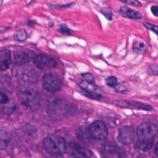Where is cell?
I'll return each mask as SVG.
<instances>
[{"label": "cell", "instance_id": "obj_1", "mask_svg": "<svg viewBox=\"0 0 158 158\" xmlns=\"http://www.w3.org/2000/svg\"><path fill=\"white\" fill-rule=\"evenodd\" d=\"M157 135V128L151 123L140 124L136 130V147L143 151L150 149L154 143Z\"/></svg>", "mask_w": 158, "mask_h": 158}, {"label": "cell", "instance_id": "obj_2", "mask_svg": "<svg viewBox=\"0 0 158 158\" xmlns=\"http://www.w3.org/2000/svg\"><path fill=\"white\" fill-rule=\"evenodd\" d=\"M19 99L23 106L34 112L40 106L41 94L37 89H27L19 93Z\"/></svg>", "mask_w": 158, "mask_h": 158}, {"label": "cell", "instance_id": "obj_3", "mask_svg": "<svg viewBox=\"0 0 158 158\" xmlns=\"http://www.w3.org/2000/svg\"><path fill=\"white\" fill-rule=\"evenodd\" d=\"M43 146L47 152L53 156H59L66 152L67 143L64 138L58 136L46 137L43 141Z\"/></svg>", "mask_w": 158, "mask_h": 158}, {"label": "cell", "instance_id": "obj_4", "mask_svg": "<svg viewBox=\"0 0 158 158\" xmlns=\"http://www.w3.org/2000/svg\"><path fill=\"white\" fill-rule=\"evenodd\" d=\"M15 77L19 82L25 86H29L38 81L37 72L30 66L20 67L16 70Z\"/></svg>", "mask_w": 158, "mask_h": 158}, {"label": "cell", "instance_id": "obj_5", "mask_svg": "<svg viewBox=\"0 0 158 158\" xmlns=\"http://www.w3.org/2000/svg\"><path fill=\"white\" fill-rule=\"evenodd\" d=\"M69 110V104L65 101L61 99H56L48 104L46 108V112L50 117L57 119L65 116Z\"/></svg>", "mask_w": 158, "mask_h": 158}, {"label": "cell", "instance_id": "obj_6", "mask_svg": "<svg viewBox=\"0 0 158 158\" xmlns=\"http://www.w3.org/2000/svg\"><path fill=\"white\" fill-rule=\"evenodd\" d=\"M42 86L49 93L59 91L62 87V81L60 77L54 73H46L42 78Z\"/></svg>", "mask_w": 158, "mask_h": 158}, {"label": "cell", "instance_id": "obj_7", "mask_svg": "<svg viewBox=\"0 0 158 158\" xmlns=\"http://www.w3.org/2000/svg\"><path fill=\"white\" fill-rule=\"evenodd\" d=\"M66 152L73 158H91V151L88 148L72 141L67 144Z\"/></svg>", "mask_w": 158, "mask_h": 158}, {"label": "cell", "instance_id": "obj_8", "mask_svg": "<svg viewBox=\"0 0 158 158\" xmlns=\"http://www.w3.org/2000/svg\"><path fill=\"white\" fill-rule=\"evenodd\" d=\"M90 136L97 140H104L107 138L108 130L106 124L101 120L93 122L89 127Z\"/></svg>", "mask_w": 158, "mask_h": 158}, {"label": "cell", "instance_id": "obj_9", "mask_svg": "<svg viewBox=\"0 0 158 158\" xmlns=\"http://www.w3.org/2000/svg\"><path fill=\"white\" fill-rule=\"evenodd\" d=\"M35 57V53L29 50H17L11 55L12 62L17 65L27 64L33 60Z\"/></svg>", "mask_w": 158, "mask_h": 158}, {"label": "cell", "instance_id": "obj_10", "mask_svg": "<svg viewBox=\"0 0 158 158\" xmlns=\"http://www.w3.org/2000/svg\"><path fill=\"white\" fill-rule=\"evenodd\" d=\"M36 66L43 70L52 69L56 67L57 63L51 56L46 54H39L36 56L33 59Z\"/></svg>", "mask_w": 158, "mask_h": 158}, {"label": "cell", "instance_id": "obj_11", "mask_svg": "<svg viewBox=\"0 0 158 158\" xmlns=\"http://www.w3.org/2000/svg\"><path fill=\"white\" fill-rule=\"evenodd\" d=\"M135 135V130L132 127L125 126L119 130L117 139L122 144L128 145L133 141Z\"/></svg>", "mask_w": 158, "mask_h": 158}, {"label": "cell", "instance_id": "obj_12", "mask_svg": "<svg viewBox=\"0 0 158 158\" xmlns=\"http://www.w3.org/2000/svg\"><path fill=\"white\" fill-rule=\"evenodd\" d=\"M15 109V105L7 94L0 89V110L5 114H10Z\"/></svg>", "mask_w": 158, "mask_h": 158}, {"label": "cell", "instance_id": "obj_13", "mask_svg": "<svg viewBox=\"0 0 158 158\" xmlns=\"http://www.w3.org/2000/svg\"><path fill=\"white\" fill-rule=\"evenodd\" d=\"M12 62L11 54L9 49L0 50V71L8 69Z\"/></svg>", "mask_w": 158, "mask_h": 158}, {"label": "cell", "instance_id": "obj_14", "mask_svg": "<svg viewBox=\"0 0 158 158\" xmlns=\"http://www.w3.org/2000/svg\"><path fill=\"white\" fill-rule=\"evenodd\" d=\"M119 12L122 16L131 19H139L143 17L139 12L127 6H122L119 10Z\"/></svg>", "mask_w": 158, "mask_h": 158}, {"label": "cell", "instance_id": "obj_15", "mask_svg": "<svg viewBox=\"0 0 158 158\" xmlns=\"http://www.w3.org/2000/svg\"><path fill=\"white\" fill-rule=\"evenodd\" d=\"M126 105L127 106H131L132 107H134L138 109H141L144 110H152V107L148 104L141 103L139 102H136V101H123L122 102V107H126Z\"/></svg>", "mask_w": 158, "mask_h": 158}, {"label": "cell", "instance_id": "obj_16", "mask_svg": "<svg viewBox=\"0 0 158 158\" xmlns=\"http://www.w3.org/2000/svg\"><path fill=\"white\" fill-rule=\"evenodd\" d=\"M10 136L9 133L3 130H0V150L5 149L10 142Z\"/></svg>", "mask_w": 158, "mask_h": 158}, {"label": "cell", "instance_id": "obj_17", "mask_svg": "<svg viewBox=\"0 0 158 158\" xmlns=\"http://www.w3.org/2000/svg\"><path fill=\"white\" fill-rule=\"evenodd\" d=\"M147 49V45L141 41H135L133 44V51L137 54H143Z\"/></svg>", "mask_w": 158, "mask_h": 158}, {"label": "cell", "instance_id": "obj_18", "mask_svg": "<svg viewBox=\"0 0 158 158\" xmlns=\"http://www.w3.org/2000/svg\"><path fill=\"white\" fill-rule=\"evenodd\" d=\"M80 87L83 90L88 92H94L96 90V88L93 85V84L89 83L86 81H82L80 83Z\"/></svg>", "mask_w": 158, "mask_h": 158}, {"label": "cell", "instance_id": "obj_19", "mask_svg": "<svg viewBox=\"0 0 158 158\" xmlns=\"http://www.w3.org/2000/svg\"><path fill=\"white\" fill-rule=\"evenodd\" d=\"M129 88L128 84L125 82H120L115 86V91L118 93H124L128 91Z\"/></svg>", "mask_w": 158, "mask_h": 158}, {"label": "cell", "instance_id": "obj_20", "mask_svg": "<svg viewBox=\"0 0 158 158\" xmlns=\"http://www.w3.org/2000/svg\"><path fill=\"white\" fill-rule=\"evenodd\" d=\"M15 38L17 40L20 41H25L27 38V33L25 30H20L15 34Z\"/></svg>", "mask_w": 158, "mask_h": 158}, {"label": "cell", "instance_id": "obj_21", "mask_svg": "<svg viewBox=\"0 0 158 158\" xmlns=\"http://www.w3.org/2000/svg\"><path fill=\"white\" fill-rule=\"evenodd\" d=\"M115 145L111 143H106L102 145V151L106 153H111L115 151Z\"/></svg>", "mask_w": 158, "mask_h": 158}, {"label": "cell", "instance_id": "obj_22", "mask_svg": "<svg viewBox=\"0 0 158 158\" xmlns=\"http://www.w3.org/2000/svg\"><path fill=\"white\" fill-rule=\"evenodd\" d=\"M106 83L107 85L110 87L115 86L117 84V79L114 76H110L106 78Z\"/></svg>", "mask_w": 158, "mask_h": 158}, {"label": "cell", "instance_id": "obj_23", "mask_svg": "<svg viewBox=\"0 0 158 158\" xmlns=\"http://www.w3.org/2000/svg\"><path fill=\"white\" fill-rule=\"evenodd\" d=\"M143 25L146 28L154 31L155 33L158 35V26L157 25H156L154 24H152V23H150L148 22H144Z\"/></svg>", "mask_w": 158, "mask_h": 158}, {"label": "cell", "instance_id": "obj_24", "mask_svg": "<svg viewBox=\"0 0 158 158\" xmlns=\"http://www.w3.org/2000/svg\"><path fill=\"white\" fill-rule=\"evenodd\" d=\"M83 94L86 96V97L89 98H91V99H98L100 98H101V96L99 94L95 93L94 92H88V91H83Z\"/></svg>", "mask_w": 158, "mask_h": 158}, {"label": "cell", "instance_id": "obj_25", "mask_svg": "<svg viewBox=\"0 0 158 158\" xmlns=\"http://www.w3.org/2000/svg\"><path fill=\"white\" fill-rule=\"evenodd\" d=\"M120 2L127 4L131 5V6H133L135 7L141 6V3L139 1H136V0H120Z\"/></svg>", "mask_w": 158, "mask_h": 158}, {"label": "cell", "instance_id": "obj_26", "mask_svg": "<svg viewBox=\"0 0 158 158\" xmlns=\"http://www.w3.org/2000/svg\"><path fill=\"white\" fill-rule=\"evenodd\" d=\"M82 76L85 79V81L89 83H91V84H93L94 82V77L89 73H83L82 74Z\"/></svg>", "mask_w": 158, "mask_h": 158}, {"label": "cell", "instance_id": "obj_27", "mask_svg": "<svg viewBox=\"0 0 158 158\" xmlns=\"http://www.w3.org/2000/svg\"><path fill=\"white\" fill-rule=\"evenodd\" d=\"M148 72L151 75H158V65L152 64L149 65Z\"/></svg>", "mask_w": 158, "mask_h": 158}, {"label": "cell", "instance_id": "obj_28", "mask_svg": "<svg viewBox=\"0 0 158 158\" xmlns=\"http://www.w3.org/2000/svg\"><path fill=\"white\" fill-rule=\"evenodd\" d=\"M101 13L108 19L110 20L112 19V12L110 11V10L108 8H104L101 10Z\"/></svg>", "mask_w": 158, "mask_h": 158}, {"label": "cell", "instance_id": "obj_29", "mask_svg": "<svg viewBox=\"0 0 158 158\" xmlns=\"http://www.w3.org/2000/svg\"><path fill=\"white\" fill-rule=\"evenodd\" d=\"M59 31L64 34H70L71 31L70 30L69 28H68L66 26L64 25H62L59 29Z\"/></svg>", "mask_w": 158, "mask_h": 158}, {"label": "cell", "instance_id": "obj_30", "mask_svg": "<svg viewBox=\"0 0 158 158\" xmlns=\"http://www.w3.org/2000/svg\"><path fill=\"white\" fill-rule=\"evenodd\" d=\"M151 10L154 16H158V6H152L151 7Z\"/></svg>", "mask_w": 158, "mask_h": 158}, {"label": "cell", "instance_id": "obj_31", "mask_svg": "<svg viewBox=\"0 0 158 158\" xmlns=\"http://www.w3.org/2000/svg\"><path fill=\"white\" fill-rule=\"evenodd\" d=\"M155 152L158 156V142L157 143V144L155 146Z\"/></svg>", "mask_w": 158, "mask_h": 158}, {"label": "cell", "instance_id": "obj_32", "mask_svg": "<svg viewBox=\"0 0 158 158\" xmlns=\"http://www.w3.org/2000/svg\"><path fill=\"white\" fill-rule=\"evenodd\" d=\"M157 98H158V95H157Z\"/></svg>", "mask_w": 158, "mask_h": 158}]
</instances>
